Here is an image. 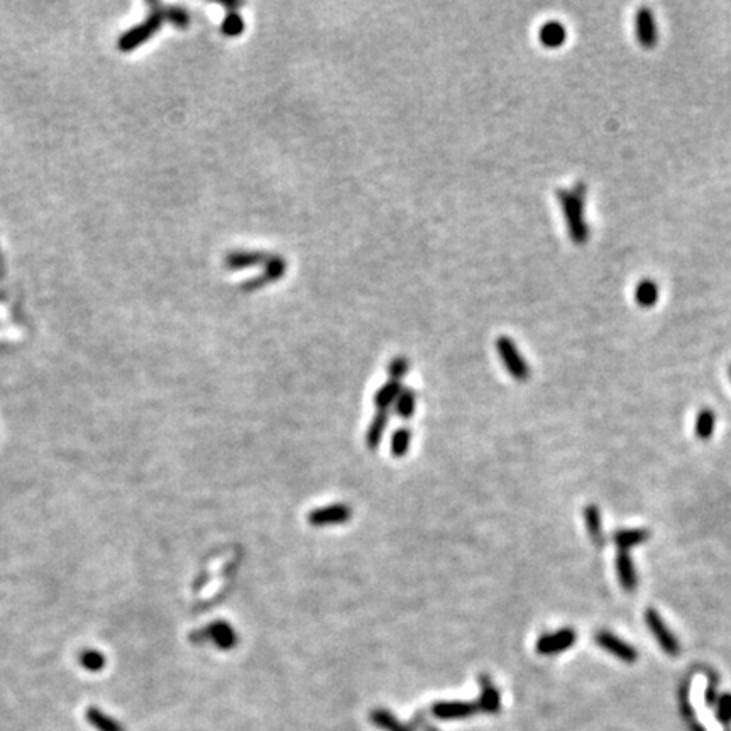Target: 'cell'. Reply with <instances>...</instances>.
<instances>
[{"label":"cell","instance_id":"5b68a950","mask_svg":"<svg viewBox=\"0 0 731 731\" xmlns=\"http://www.w3.org/2000/svg\"><path fill=\"white\" fill-rule=\"evenodd\" d=\"M351 516H352L351 508L344 505V503H338V505L316 508V510L310 511L309 523L314 525V527L342 525V523H346V521H349Z\"/></svg>","mask_w":731,"mask_h":731},{"label":"cell","instance_id":"9a60e30c","mask_svg":"<svg viewBox=\"0 0 731 731\" xmlns=\"http://www.w3.org/2000/svg\"><path fill=\"white\" fill-rule=\"evenodd\" d=\"M617 572L619 584L623 586V589L633 591L636 587V572L635 567H633V562L628 555V552L619 550L617 557Z\"/></svg>","mask_w":731,"mask_h":731},{"label":"cell","instance_id":"3957f363","mask_svg":"<svg viewBox=\"0 0 731 731\" xmlns=\"http://www.w3.org/2000/svg\"><path fill=\"white\" fill-rule=\"evenodd\" d=\"M190 640L195 641V644L212 641V644L220 650H230L238 645L239 636L233 625H229L224 619H218V621H212L210 625L191 633Z\"/></svg>","mask_w":731,"mask_h":731},{"label":"cell","instance_id":"9c48e42d","mask_svg":"<svg viewBox=\"0 0 731 731\" xmlns=\"http://www.w3.org/2000/svg\"><path fill=\"white\" fill-rule=\"evenodd\" d=\"M645 619H647V625L650 630H652L658 644H661L663 652L668 655H679V649H681L679 641L676 640V636L672 635L671 630L663 625L662 618L658 617V613L655 612V609L650 608V609H647V613H645Z\"/></svg>","mask_w":731,"mask_h":731},{"label":"cell","instance_id":"1f68e13d","mask_svg":"<svg viewBox=\"0 0 731 731\" xmlns=\"http://www.w3.org/2000/svg\"><path fill=\"white\" fill-rule=\"evenodd\" d=\"M730 376H731V368H730Z\"/></svg>","mask_w":731,"mask_h":731},{"label":"cell","instance_id":"d6986e66","mask_svg":"<svg viewBox=\"0 0 731 731\" xmlns=\"http://www.w3.org/2000/svg\"><path fill=\"white\" fill-rule=\"evenodd\" d=\"M388 427V413L380 412L376 417L373 418L371 425H369L368 434H366V444L371 450H376L378 445L381 444L383 435H385V430Z\"/></svg>","mask_w":731,"mask_h":731},{"label":"cell","instance_id":"ba28073f","mask_svg":"<svg viewBox=\"0 0 731 731\" xmlns=\"http://www.w3.org/2000/svg\"><path fill=\"white\" fill-rule=\"evenodd\" d=\"M284 273H287V261L279 256H271L270 261L265 265V271L256 278L247 279L246 283L242 284V289L246 292H256L266 284L278 282L279 278H283Z\"/></svg>","mask_w":731,"mask_h":731},{"label":"cell","instance_id":"30bf717a","mask_svg":"<svg viewBox=\"0 0 731 731\" xmlns=\"http://www.w3.org/2000/svg\"><path fill=\"white\" fill-rule=\"evenodd\" d=\"M479 711L478 703L464 701H442L432 708V715L439 720H466Z\"/></svg>","mask_w":731,"mask_h":731},{"label":"cell","instance_id":"5bb4252c","mask_svg":"<svg viewBox=\"0 0 731 731\" xmlns=\"http://www.w3.org/2000/svg\"><path fill=\"white\" fill-rule=\"evenodd\" d=\"M538 39L545 48H559L567 39V31L559 21H548L538 31Z\"/></svg>","mask_w":731,"mask_h":731},{"label":"cell","instance_id":"52a82bcc","mask_svg":"<svg viewBox=\"0 0 731 731\" xmlns=\"http://www.w3.org/2000/svg\"><path fill=\"white\" fill-rule=\"evenodd\" d=\"M635 34L636 39H639L640 46L645 48V50H652V48L657 44L658 33H657V24H655L652 11L647 7L639 9L635 16Z\"/></svg>","mask_w":731,"mask_h":731},{"label":"cell","instance_id":"7a4b0ae2","mask_svg":"<svg viewBox=\"0 0 731 731\" xmlns=\"http://www.w3.org/2000/svg\"><path fill=\"white\" fill-rule=\"evenodd\" d=\"M163 21H164L163 11L153 12L148 19L142 21L141 24L134 26V28L126 31V33L120 36L117 48L124 53H131L134 50H137V48L142 46V44L148 41V39L153 38V36L158 33L159 29H161Z\"/></svg>","mask_w":731,"mask_h":731},{"label":"cell","instance_id":"7402d4cb","mask_svg":"<svg viewBox=\"0 0 731 731\" xmlns=\"http://www.w3.org/2000/svg\"><path fill=\"white\" fill-rule=\"evenodd\" d=\"M584 518H586L587 532H589L592 542L596 545H603V528H601V515L599 510L596 506H587L584 510Z\"/></svg>","mask_w":731,"mask_h":731},{"label":"cell","instance_id":"44dd1931","mask_svg":"<svg viewBox=\"0 0 731 731\" xmlns=\"http://www.w3.org/2000/svg\"><path fill=\"white\" fill-rule=\"evenodd\" d=\"M369 720H371L373 725H376L378 728H383L385 731H412L403 723H400V721L386 710H374L371 713V716H369Z\"/></svg>","mask_w":731,"mask_h":731},{"label":"cell","instance_id":"cb8c5ba5","mask_svg":"<svg viewBox=\"0 0 731 731\" xmlns=\"http://www.w3.org/2000/svg\"><path fill=\"white\" fill-rule=\"evenodd\" d=\"M415 405H417L415 391L410 390V388H405V390H401L398 400H396L395 410L401 418H410L413 413H415Z\"/></svg>","mask_w":731,"mask_h":731},{"label":"cell","instance_id":"4fadbf2b","mask_svg":"<svg viewBox=\"0 0 731 731\" xmlns=\"http://www.w3.org/2000/svg\"><path fill=\"white\" fill-rule=\"evenodd\" d=\"M479 684H481V696L478 701L479 711L491 713V715L493 713H498L499 710H501V696H499L498 689L494 688L491 679H489L488 676H481Z\"/></svg>","mask_w":731,"mask_h":731},{"label":"cell","instance_id":"8fae6325","mask_svg":"<svg viewBox=\"0 0 731 731\" xmlns=\"http://www.w3.org/2000/svg\"><path fill=\"white\" fill-rule=\"evenodd\" d=\"M596 644L599 645V647H603L606 652L613 653L614 657H618L619 661L623 662H635L636 658H639V653H636V650L631 647V645H628L626 641L619 640L618 636H614L613 633H608V631H599L598 635H596Z\"/></svg>","mask_w":731,"mask_h":731},{"label":"cell","instance_id":"ffe728a7","mask_svg":"<svg viewBox=\"0 0 731 731\" xmlns=\"http://www.w3.org/2000/svg\"><path fill=\"white\" fill-rule=\"evenodd\" d=\"M658 300V287L653 279H641L635 288V302L640 306H653Z\"/></svg>","mask_w":731,"mask_h":731},{"label":"cell","instance_id":"83f0119b","mask_svg":"<svg viewBox=\"0 0 731 731\" xmlns=\"http://www.w3.org/2000/svg\"><path fill=\"white\" fill-rule=\"evenodd\" d=\"M716 717L723 725L731 723V694H723L721 698H717L716 703Z\"/></svg>","mask_w":731,"mask_h":731},{"label":"cell","instance_id":"f1b7e54d","mask_svg":"<svg viewBox=\"0 0 731 731\" xmlns=\"http://www.w3.org/2000/svg\"><path fill=\"white\" fill-rule=\"evenodd\" d=\"M163 14H164V17H166V19L171 21L173 24L176 26V28H181V29L186 28V26H188V22H190L188 12H186L185 9H181V7H169L166 12H163Z\"/></svg>","mask_w":731,"mask_h":731},{"label":"cell","instance_id":"4dcf8cb0","mask_svg":"<svg viewBox=\"0 0 731 731\" xmlns=\"http://www.w3.org/2000/svg\"><path fill=\"white\" fill-rule=\"evenodd\" d=\"M706 701L710 703V706H713V704L717 703V693L715 690V685L710 684L708 685V690H706Z\"/></svg>","mask_w":731,"mask_h":731},{"label":"cell","instance_id":"8992f818","mask_svg":"<svg viewBox=\"0 0 731 731\" xmlns=\"http://www.w3.org/2000/svg\"><path fill=\"white\" fill-rule=\"evenodd\" d=\"M574 641H576V631L570 630V628H564V630L540 636L537 640V652L542 655L560 653L572 647Z\"/></svg>","mask_w":731,"mask_h":731},{"label":"cell","instance_id":"277c9868","mask_svg":"<svg viewBox=\"0 0 731 731\" xmlns=\"http://www.w3.org/2000/svg\"><path fill=\"white\" fill-rule=\"evenodd\" d=\"M496 349L499 358L505 363L508 373H510L516 381H527L530 378V366L527 364V361L521 358L515 342L511 341L510 337L503 336L496 341Z\"/></svg>","mask_w":731,"mask_h":731},{"label":"cell","instance_id":"6da1fadb","mask_svg":"<svg viewBox=\"0 0 731 731\" xmlns=\"http://www.w3.org/2000/svg\"><path fill=\"white\" fill-rule=\"evenodd\" d=\"M560 207H562L565 224H567V233L570 239L576 244H584L589 239V227L584 218V202H586V185L577 183L570 190H559L557 191Z\"/></svg>","mask_w":731,"mask_h":731},{"label":"cell","instance_id":"d4e9b609","mask_svg":"<svg viewBox=\"0 0 731 731\" xmlns=\"http://www.w3.org/2000/svg\"><path fill=\"white\" fill-rule=\"evenodd\" d=\"M410 442H412V430L408 427L398 429L391 437V454L395 457H403L408 454Z\"/></svg>","mask_w":731,"mask_h":731},{"label":"cell","instance_id":"4316f807","mask_svg":"<svg viewBox=\"0 0 731 731\" xmlns=\"http://www.w3.org/2000/svg\"><path fill=\"white\" fill-rule=\"evenodd\" d=\"M715 413L711 410L704 408L699 412L698 420H696V435L698 439L708 440L713 435V430H715Z\"/></svg>","mask_w":731,"mask_h":731},{"label":"cell","instance_id":"603a6c76","mask_svg":"<svg viewBox=\"0 0 731 731\" xmlns=\"http://www.w3.org/2000/svg\"><path fill=\"white\" fill-rule=\"evenodd\" d=\"M78 662L85 671L100 672L105 667V655L95 649H87L78 655Z\"/></svg>","mask_w":731,"mask_h":731},{"label":"cell","instance_id":"2e32d148","mask_svg":"<svg viewBox=\"0 0 731 731\" xmlns=\"http://www.w3.org/2000/svg\"><path fill=\"white\" fill-rule=\"evenodd\" d=\"M85 717L97 731H126L122 725L119 723L117 720H114L112 716H109L99 708L90 706L85 711Z\"/></svg>","mask_w":731,"mask_h":731},{"label":"cell","instance_id":"484cf974","mask_svg":"<svg viewBox=\"0 0 731 731\" xmlns=\"http://www.w3.org/2000/svg\"><path fill=\"white\" fill-rule=\"evenodd\" d=\"M246 29V22H244L242 17H240L235 11L227 12L225 19L222 21V34L227 36V38H235V36H240Z\"/></svg>","mask_w":731,"mask_h":731},{"label":"cell","instance_id":"f546056e","mask_svg":"<svg viewBox=\"0 0 731 731\" xmlns=\"http://www.w3.org/2000/svg\"><path fill=\"white\" fill-rule=\"evenodd\" d=\"M410 371V363L405 358H395L388 366V374L391 380L400 381Z\"/></svg>","mask_w":731,"mask_h":731},{"label":"cell","instance_id":"e0dca14e","mask_svg":"<svg viewBox=\"0 0 731 731\" xmlns=\"http://www.w3.org/2000/svg\"><path fill=\"white\" fill-rule=\"evenodd\" d=\"M401 390H403V388H401L400 381L390 380L386 385H383L380 390L376 391V395H374V405H376L380 412H386L391 405L396 403Z\"/></svg>","mask_w":731,"mask_h":731},{"label":"cell","instance_id":"7c38bea8","mask_svg":"<svg viewBox=\"0 0 731 731\" xmlns=\"http://www.w3.org/2000/svg\"><path fill=\"white\" fill-rule=\"evenodd\" d=\"M271 254L261 251H234L225 256V267L229 270H244V267L266 265Z\"/></svg>","mask_w":731,"mask_h":731},{"label":"cell","instance_id":"ac0fdd59","mask_svg":"<svg viewBox=\"0 0 731 731\" xmlns=\"http://www.w3.org/2000/svg\"><path fill=\"white\" fill-rule=\"evenodd\" d=\"M650 533L647 530H619L613 535V540L617 543L619 550H628V548L641 545L644 542H647Z\"/></svg>","mask_w":731,"mask_h":731}]
</instances>
